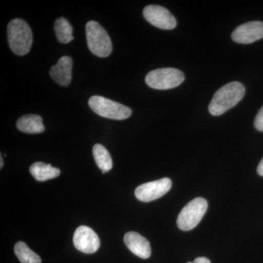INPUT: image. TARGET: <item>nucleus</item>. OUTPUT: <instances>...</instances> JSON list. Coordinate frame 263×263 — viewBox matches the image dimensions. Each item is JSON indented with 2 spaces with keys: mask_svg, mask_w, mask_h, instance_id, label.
Returning <instances> with one entry per match:
<instances>
[{
  "mask_svg": "<svg viewBox=\"0 0 263 263\" xmlns=\"http://www.w3.org/2000/svg\"><path fill=\"white\" fill-rule=\"evenodd\" d=\"M143 13L147 22L157 28L170 30L177 25L172 13L160 5H148L143 9Z\"/></svg>",
  "mask_w": 263,
  "mask_h": 263,
  "instance_id": "nucleus-8",
  "label": "nucleus"
},
{
  "mask_svg": "<svg viewBox=\"0 0 263 263\" xmlns=\"http://www.w3.org/2000/svg\"><path fill=\"white\" fill-rule=\"evenodd\" d=\"M31 174L38 181H45L47 180L55 179L61 174L60 169L52 167L51 164L43 162H35L31 165L29 168Z\"/></svg>",
  "mask_w": 263,
  "mask_h": 263,
  "instance_id": "nucleus-14",
  "label": "nucleus"
},
{
  "mask_svg": "<svg viewBox=\"0 0 263 263\" xmlns=\"http://www.w3.org/2000/svg\"><path fill=\"white\" fill-rule=\"evenodd\" d=\"M207 209L208 202L202 197H197L188 202L178 216L179 229L183 231L193 230L201 221Z\"/></svg>",
  "mask_w": 263,
  "mask_h": 263,
  "instance_id": "nucleus-6",
  "label": "nucleus"
},
{
  "mask_svg": "<svg viewBox=\"0 0 263 263\" xmlns=\"http://www.w3.org/2000/svg\"><path fill=\"white\" fill-rule=\"evenodd\" d=\"M245 95V86L238 81L226 84L213 97L209 104V112L213 116L222 115L239 103Z\"/></svg>",
  "mask_w": 263,
  "mask_h": 263,
  "instance_id": "nucleus-1",
  "label": "nucleus"
},
{
  "mask_svg": "<svg viewBox=\"0 0 263 263\" xmlns=\"http://www.w3.org/2000/svg\"><path fill=\"white\" fill-rule=\"evenodd\" d=\"M54 30L57 39L60 43L67 44L74 39L72 26L65 18L57 19L55 22Z\"/></svg>",
  "mask_w": 263,
  "mask_h": 263,
  "instance_id": "nucleus-16",
  "label": "nucleus"
},
{
  "mask_svg": "<svg viewBox=\"0 0 263 263\" xmlns=\"http://www.w3.org/2000/svg\"><path fill=\"white\" fill-rule=\"evenodd\" d=\"M89 105L91 110L100 117L114 120H124L132 114L131 109L125 105L97 95L91 97Z\"/></svg>",
  "mask_w": 263,
  "mask_h": 263,
  "instance_id": "nucleus-4",
  "label": "nucleus"
},
{
  "mask_svg": "<svg viewBox=\"0 0 263 263\" xmlns=\"http://www.w3.org/2000/svg\"><path fill=\"white\" fill-rule=\"evenodd\" d=\"M72 58L64 56L59 60L57 65L52 66L50 76L60 86H67L72 80Z\"/></svg>",
  "mask_w": 263,
  "mask_h": 263,
  "instance_id": "nucleus-11",
  "label": "nucleus"
},
{
  "mask_svg": "<svg viewBox=\"0 0 263 263\" xmlns=\"http://www.w3.org/2000/svg\"><path fill=\"white\" fill-rule=\"evenodd\" d=\"M14 252L21 262L41 263L39 255L31 250L24 242L19 241L15 245Z\"/></svg>",
  "mask_w": 263,
  "mask_h": 263,
  "instance_id": "nucleus-17",
  "label": "nucleus"
},
{
  "mask_svg": "<svg viewBox=\"0 0 263 263\" xmlns=\"http://www.w3.org/2000/svg\"><path fill=\"white\" fill-rule=\"evenodd\" d=\"M8 41L10 49L15 54H27L33 42L32 32L28 24L20 18L12 20L8 26Z\"/></svg>",
  "mask_w": 263,
  "mask_h": 263,
  "instance_id": "nucleus-2",
  "label": "nucleus"
},
{
  "mask_svg": "<svg viewBox=\"0 0 263 263\" xmlns=\"http://www.w3.org/2000/svg\"><path fill=\"white\" fill-rule=\"evenodd\" d=\"M74 246L85 254H93L100 248V240L96 233L87 226H80L73 235Z\"/></svg>",
  "mask_w": 263,
  "mask_h": 263,
  "instance_id": "nucleus-9",
  "label": "nucleus"
},
{
  "mask_svg": "<svg viewBox=\"0 0 263 263\" xmlns=\"http://www.w3.org/2000/svg\"><path fill=\"white\" fill-rule=\"evenodd\" d=\"M0 161H1V162H0V163H1V164H0V168L2 169L3 167V165H4V162H3V156H2V155L1 157H0Z\"/></svg>",
  "mask_w": 263,
  "mask_h": 263,
  "instance_id": "nucleus-21",
  "label": "nucleus"
},
{
  "mask_svg": "<svg viewBox=\"0 0 263 263\" xmlns=\"http://www.w3.org/2000/svg\"><path fill=\"white\" fill-rule=\"evenodd\" d=\"M184 79L181 70L168 67L151 71L146 76V83L152 89L167 90L177 87Z\"/></svg>",
  "mask_w": 263,
  "mask_h": 263,
  "instance_id": "nucleus-5",
  "label": "nucleus"
},
{
  "mask_svg": "<svg viewBox=\"0 0 263 263\" xmlns=\"http://www.w3.org/2000/svg\"><path fill=\"white\" fill-rule=\"evenodd\" d=\"M263 37V22H247L241 24L232 33V39L241 44H250Z\"/></svg>",
  "mask_w": 263,
  "mask_h": 263,
  "instance_id": "nucleus-10",
  "label": "nucleus"
},
{
  "mask_svg": "<svg viewBox=\"0 0 263 263\" xmlns=\"http://www.w3.org/2000/svg\"><path fill=\"white\" fill-rule=\"evenodd\" d=\"M16 127L18 130L27 134H38L45 130L42 117L36 114H29L21 117L17 121Z\"/></svg>",
  "mask_w": 263,
  "mask_h": 263,
  "instance_id": "nucleus-13",
  "label": "nucleus"
},
{
  "mask_svg": "<svg viewBox=\"0 0 263 263\" xmlns=\"http://www.w3.org/2000/svg\"><path fill=\"white\" fill-rule=\"evenodd\" d=\"M86 41L90 51L99 57H107L111 53L113 46L108 33L95 21L86 25Z\"/></svg>",
  "mask_w": 263,
  "mask_h": 263,
  "instance_id": "nucleus-3",
  "label": "nucleus"
},
{
  "mask_svg": "<svg viewBox=\"0 0 263 263\" xmlns=\"http://www.w3.org/2000/svg\"><path fill=\"white\" fill-rule=\"evenodd\" d=\"M187 263H212L211 261L209 260V259L206 258V257H197V258L195 259L194 262H189Z\"/></svg>",
  "mask_w": 263,
  "mask_h": 263,
  "instance_id": "nucleus-19",
  "label": "nucleus"
},
{
  "mask_svg": "<svg viewBox=\"0 0 263 263\" xmlns=\"http://www.w3.org/2000/svg\"><path fill=\"white\" fill-rule=\"evenodd\" d=\"M172 186V181L168 178H163L140 185L135 191L138 200L142 202H151L164 196Z\"/></svg>",
  "mask_w": 263,
  "mask_h": 263,
  "instance_id": "nucleus-7",
  "label": "nucleus"
},
{
  "mask_svg": "<svg viewBox=\"0 0 263 263\" xmlns=\"http://www.w3.org/2000/svg\"><path fill=\"white\" fill-rule=\"evenodd\" d=\"M93 156L98 167L102 170V173L105 174L113 167V161L108 150L100 144L95 145L93 147Z\"/></svg>",
  "mask_w": 263,
  "mask_h": 263,
  "instance_id": "nucleus-15",
  "label": "nucleus"
},
{
  "mask_svg": "<svg viewBox=\"0 0 263 263\" xmlns=\"http://www.w3.org/2000/svg\"><path fill=\"white\" fill-rule=\"evenodd\" d=\"M257 173H258L259 176H263V158L259 162L258 167H257Z\"/></svg>",
  "mask_w": 263,
  "mask_h": 263,
  "instance_id": "nucleus-20",
  "label": "nucleus"
},
{
  "mask_svg": "<svg viewBox=\"0 0 263 263\" xmlns=\"http://www.w3.org/2000/svg\"><path fill=\"white\" fill-rule=\"evenodd\" d=\"M254 127L259 132H263V106L259 110L254 119Z\"/></svg>",
  "mask_w": 263,
  "mask_h": 263,
  "instance_id": "nucleus-18",
  "label": "nucleus"
},
{
  "mask_svg": "<svg viewBox=\"0 0 263 263\" xmlns=\"http://www.w3.org/2000/svg\"><path fill=\"white\" fill-rule=\"evenodd\" d=\"M124 241L128 249L138 257L147 259L151 256L152 250L149 242L136 232H129L124 235Z\"/></svg>",
  "mask_w": 263,
  "mask_h": 263,
  "instance_id": "nucleus-12",
  "label": "nucleus"
}]
</instances>
